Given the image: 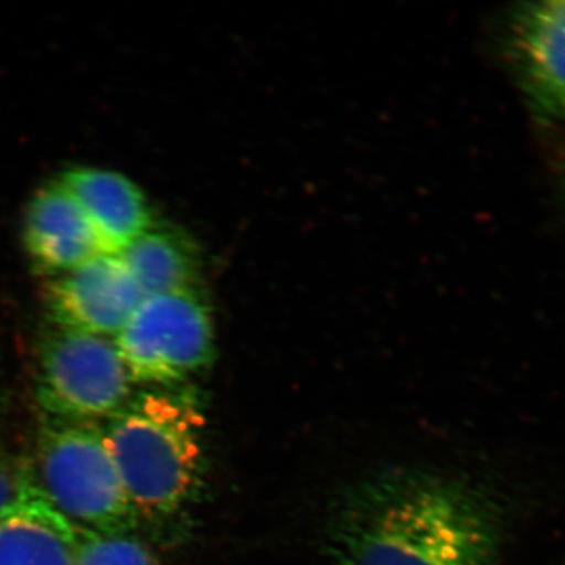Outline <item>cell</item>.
I'll return each instance as SVG.
<instances>
[{
    "instance_id": "5b68a950",
    "label": "cell",
    "mask_w": 565,
    "mask_h": 565,
    "mask_svg": "<svg viewBox=\"0 0 565 565\" xmlns=\"http://www.w3.org/2000/svg\"><path fill=\"white\" fill-rule=\"evenodd\" d=\"M36 355V401L47 418L99 424L131 399L134 384L111 338L50 323Z\"/></svg>"
},
{
    "instance_id": "7c38bea8",
    "label": "cell",
    "mask_w": 565,
    "mask_h": 565,
    "mask_svg": "<svg viewBox=\"0 0 565 565\" xmlns=\"http://www.w3.org/2000/svg\"><path fill=\"white\" fill-rule=\"evenodd\" d=\"M74 565H158L151 550L131 531L76 530Z\"/></svg>"
},
{
    "instance_id": "3957f363",
    "label": "cell",
    "mask_w": 565,
    "mask_h": 565,
    "mask_svg": "<svg viewBox=\"0 0 565 565\" xmlns=\"http://www.w3.org/2000/svg\"><path fill=\"white\" fill-rule=\"evenodd\" d=\"M36 468V486L74 530L117 533L137 525L98 423L46 416L40 427Z\"/></svg>"
},
{
    "instance_id": "8992f818",
    "label": "cell",
    "mask_w": 565,
    "mask_h": 565,
    "mask_svg": "<svg viewBox=\"0 0 565 565\" xmlns=\"http://www.w3.org/2000/svg\"><path fill=\"white\" fill-rule=\"evenodd\" d=\"M143 297L120 256L104 253L47 278L43 289L51 326L111 340Z\"/></svg>"
},
{
    "instance_id": "7a4b0ae2",
    "label": "cell",
    "mask_w": 565,
    "mask_h": 565,
    "mask_svg": "<svg viewBox=\"0 0 565 565\" xmlns=\"http://www.w3.org/2000/svg\"><path fill=\"white\" fill-rule=\"evenodd\" d=\"M204 415L188 386L132 394L103 426L137 519H166L188 503L202 471Z\"/></svg>"
},
{
    "instance_id": "277c9868",
    "label": "cell",
    "mask_w": 565,
    "mask_h": 565,
    "mask_svg": "<svg viewBox=\"0 0 565 565\" xmlns=\"http://www.w3.org/2000/svg\"><path fill=\"white\" fill-rule=\"evenodd\" d=\"M114 344L134 385L181 386L214 359L210 303L196 288L143 297Z\"/></svg>"
},
{
    "instance_id": "9c48e42d",
    "label": "cell",
    "mask_w": 565,
    "mask_h": 565,
    "mask_svg": "<svg viewBox=\"0 0 565 565\" xmlns=\"http://www.w3.org/2000/svg\"><path fill=\"white\" fill-rule=\"evenodd\" d=\"M76 530L63 519L33 479L0 516V565H74Z\"/></svg>"
},
{
    "instance_id": "52a82bcc",
    "label": "cell",
    "mask_w": 565,
    "mask_h": 565,
    "mask_svg": "<svg viewBox=\"0 0 565 565\" xmlns=\"http://www.w3.org/2000/svg\"><path fill=\"white\" fill-rule=\"evenodd\" d=\"M57 180L79 204L104 255L120 256L154 225L150 202L140 185L117 170L74 166Z\"/></svg>"
},
{
    "instance_id": "4fadbf2b",
    "label": "cell",
    "mask_w": 565,
    "mask_h": 565,
    "mask_svg": "<svg viewBox=\"0 0 565 565\" xmlns=\"http://www.w3.org/2000/svg\"><path fill=\"white\" fill-rule=\"evenodd\" d=\"M29 471L31 470L25 465L18 463L11 457L0 456V516L17 498Z\"/></svg>"
},
{
    "instance_id": "ba28073f",
    "label": "cell",
    "mask_w": 565,
    "mask_h": 565,
    "mask_svg": "<svg viewBox=\"0 0 565 565\" xmlns=\"http://www.w3.org/2000/svg\"><path fill=\"white\" fill-rule=\"evenodd\" d=\"M22 244L32 266L46 280L99 253L84 212L57 178L41 185L29 200Z\"/></svg>"
},
{
    "instance_id": "8fae6325",
    "label": "cell",
    "mask_w": 565,
    "mask_h": 565,
    "mask_svg": "<svg viewBox=\"0 0 565 565\" xmlns=\"http://www.w3.org/2000/svg\"><path fill=\"white\" fill-rule=\"evenodd\" d=\"M120 258L145 297L196 288L199 248L177 226L154 222Z\"/></svg>"
},
{
    "instance_id": "6da1fadb",
    "label": "cell",
    "mask_w": 565,
    "mask_h": 565,
    "mask_svg": "<svg viewBox=\"0 0 565 565\" xmlns=\"http://www.w3.org/2000/svg\"><path fill=\"white\" fill-rule=\"evenodd\" d=\"M503 520L476 487L440 473L394 470L366 479L330 527L333 565H494Z\"/></svg>"
},
{
    "instance_id": "30bf717a",
    "label": "cell",
    "mask_w": 565,
    "mask_h": 565,
    "mask_svg": "<svg viewBox=\"0 0 565 565\" xmlns=\"http://www.w3.org/2000/svg\"><path fill=\"white\" fill-rule=\"evenodd\" d=\"M516 52L531 99L544 114L565 120V0L526 7Z\"/></svg>"
}]
</instances>
